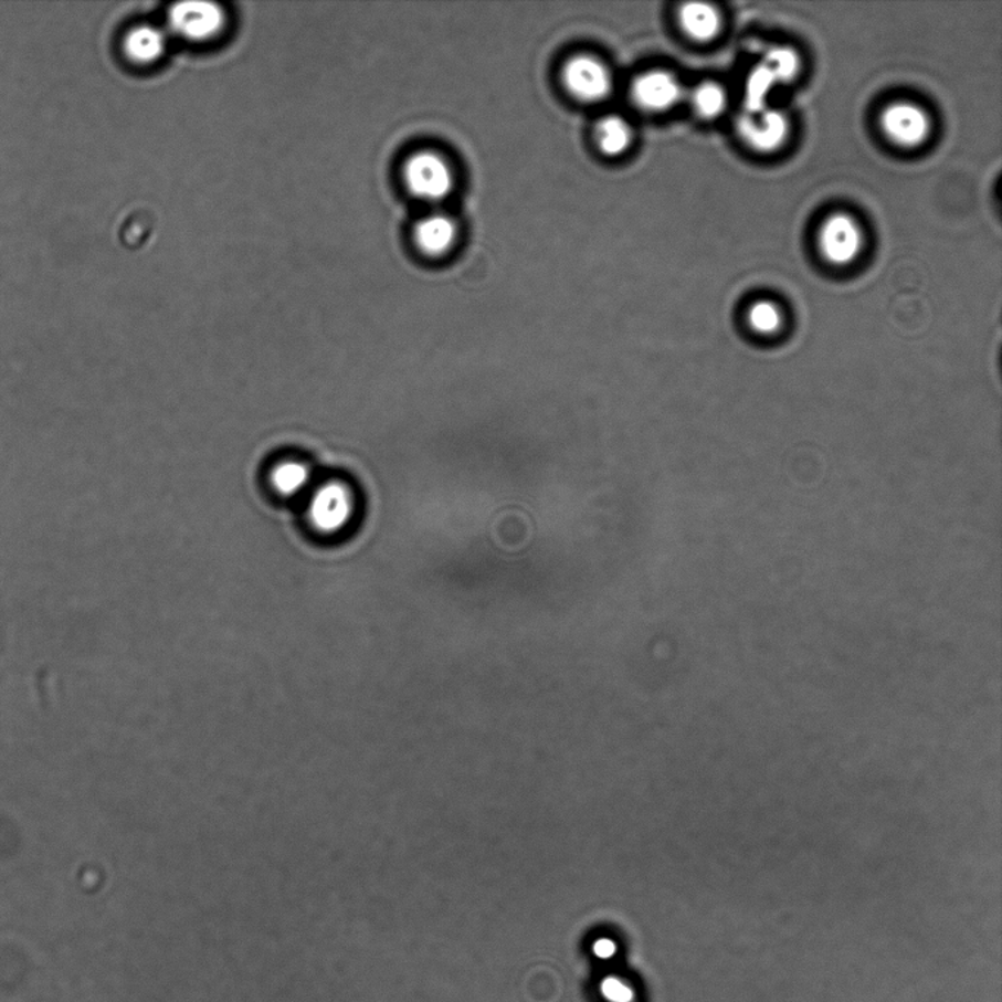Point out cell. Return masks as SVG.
Wrapping results in <instances>:
<instances>
[{"label":"cell","mask_w":1002,"mask_h":1002,"mask_svg":"<svg viewBox=\"0 0 1002 1002\" xmlns=\"http://www.w3.org/2000/svg\"><path fill=\"white\" fill-rule=\"evenodd\" d=\"M562 82L572 96L583 102H601L610 96L612 75L603 62L589 55L574 56L562 71Z\"/></svg>","instance_id":"3957f363"},{"label":"cell","mask_w":1002,"mask_h":1002,"mask_svg":"<svg viewBox=\"0 0 1002 1002\" xmlns=\"http://www.w3.org/2000/svg\"><path fill=\"white\" fill-rule=\"evenodd\" d=\"M404 181L419 199L440 201L453 191L454 173L441 155L420 151L407 160Z\"/></svg>","instance_id":"7a4b0ae2"},{"label":"cell","mask_w":1002,"mask_h":1002,"mask_svg":"<svg viewBox=\"0 0 1002 1002\" xmlns=\"http://www.w3.org/2000/svg\"><path fill=\"white\" fill-rule=\"evenodd\" d=\"M764 65L776 75L777 82H789L799 70V57L791 49L778 48L768 53Z\"/></svg>","instance_id":"9a60e30c"},{"label":"cell","mask_w":1002,"mask_h":1002,"mask_svg":"<svg viewBox=\"0 0 1002 1002\" xmlns=\"http://www.w3.org/2000/svg\"><path fill=\"white\" fill-rule=\"evenodd\" d=\"M597 140L599 149L608 156H620L629 150L633 141V131L627 120L621 116H605L598 124Z\"/></svg>","instance_id":"7c38bea8"},{"label":"cell","mask_w":1002,"mask_h":1002,"mask_svg":"<svg viewBox=\"0 0 1002 1002\" xmlns=\"http://www.w3.org/2000/svg\"><path fill=\"white\" fill-rule=\"evenodd\" d=\"M727 97L717 84H704L693 93V106L704 118H715L726 107Z\"/></svg>","instance_id":"5bb4252c"},{"label":"cell","mask_w":1002,"mask_h":1002,"mask_svg":"<svg viewBox=\"0 0 1002 1002\" xmlns=\"http://www.w3.org/2000/svg\"><path fill=\"white\" fill-rule=\"evenodd\" d=\"M820 245L823 256L832 265H848L861 253V230L852 218L834 214L821 228Z\"/></svg>","instance_id":"5b68a950"},{"label":"cell","mask_w":1002,"mask_h":1002,"mask_svg":"<svg viewBox=\"0 0 1002 1002\" xmlns=\"http://www.w3.org/2000/svg\"><path fill=\"white\" fill-rule=\"evenodd\" d=\"M165 35L155 27L143 25L129 31L125 38L124 49L129 60L138 64H150L165 52Z\"/></svg>","instance_id":"8fae6325"},{"label":"cell","mask_w":1002,"mask_h":1002,"mask_svg":"<svg viewBox=\"0 0 1002 1002\" xmlns=\"http://www.w3.org/2000/svg\"><path fill=\"white\" fill-rule=\"evenodd\" d=\"M885 134L898 146L916 147L929 134V119L925 112L911 103H896L883 115Z\"/></svg>","instance_id":"52a82bcc"},{"label":"cell","mask_w":1002,"mask_h":1002,"mask_svg":"<svg viewBox=\"0 0 1002 1002\" xmlns=\"http://www.w3.org/2000/svg\"><path fill=\"white\" fill-rule=\"evenodd\" d=\"M312 472L299 461H285L276 465L272 473V485L282 496H298L310 486Z\"/></svg>","instance_id":"4fadbf2b"},{"label":"cell","mask_w":1002,"mask_h":1002,"mask_svg":"<svg viewBox=\"0 0 1002 1002\" xmlns=\"http://www.w3.org/2000/svg\"><path fill=\"white\" fill-rule=\"evenodd\" d=\"M456 236L458 228L454 219L444 213L429 214L414 230L415 244L428 256H442L449 253L455 244Z\"/></svg>","instance_id":"ba28073f"},{"label":"cell","mask_w":1002,"mask_h":1002,"mask_svg":"<svg viewBox=\"0 0 1002 1002\" xmlns=\"http://www.w3.org/2000/svg\"><path fill=\"white\" fill-rule=\"evenodd\" d=\"M169 22L178 34L194 42L208 40L222 30L225 15L212 2H181L169 11Z\"/></svg>","instance_id":"277c9868"},{"label":"cell","mask_w":1002,"mask_h":1002,"mask_svg":"<svg viewBox=\"0 0 1002 1002\" xmlns=\"http://www.w3.org/2000/svg\"><path fill=\"white\" fill-rule=\"evenodd\" d=\"M740 133L742 138L753 149L760 151H771L778 149L784 143L787 133H789V124H787L785 116L780 114V112H768L764 114L762 120L749 118H742L740 120Z\"/></svg>","instance_id":"9c48e42d"},{"label":"cell","mask_w":1002,"mask_h":1002,"mask_svg":"<svg viewBox=\"0 0 1002 1002\" xmlns=\"http://www.w3.org/2000/svg\"><path fill=\"white\" fill-rule=\"evenodd\" d=\"M356 495L347 483L328 482L317 487L308 503V518L317 531L337 535L355 520Z\"/></svg>","instance_id":"6da1fadb"},{"label":"cell","mask_w":1002,"mask_h":1002,"mask_svg":"<svg viewBox=\"0 0 1002 1002\" xmlns=\"http://www.w3.org/2000/svg\"><path fill=\"white\" fill-rule=\"evenodd\" d=\"M679 24L697 42H709L719 31V13L708 3L690 2L679 9Z\"/></svg>","instance_id":"30bf717a"},{"label":"cell","mask_w":1002,"mask_h":1002,"mask_svg":"<svg viewBox=\"0 0 1002 1002\" xmlns=\"http://www.w3.org/2000/svg\"><path fill=\"white\" fill-rule=\"evenodd\" d=\"M682 84L666 71H648L633 83L632 97L640 109L664 112L682 98Z\"/></svg>","instance_id":"8992f818"},{"label":"cell","mask_w":1002,"mask_h":1002,"mask_svg":"<svg viewBox=\"0 0 1002 1002\" xmlns=\"http://www.w3.org/2000/svg\"><path fill=\"white\" fill-rule=\"evenodd\" d=\"M749 320L751 326L759 333H773L780 325V313L773 307V304L762 302L751 307Z\"/></svg>","instance_id":"e0dca14e"},{"label":"cell","mask_w":1002,"mask_h":1002,"mask_svg":"<svg viewBox=\"0 0 1002 1002\" xmlns=\"http://www.w3.org/2000/svg\"><path fill=\"white\" fill-rule=\"evenodd\" d=\"M776 82V75L772 74V71L767 65L760 66L759 70L755 71L749 80V86H747V105H749L751 110L758 112L762 107L764 94L769 92V88Z\"/></svg>","instance_id":"2e32d148"}]
</instances>
